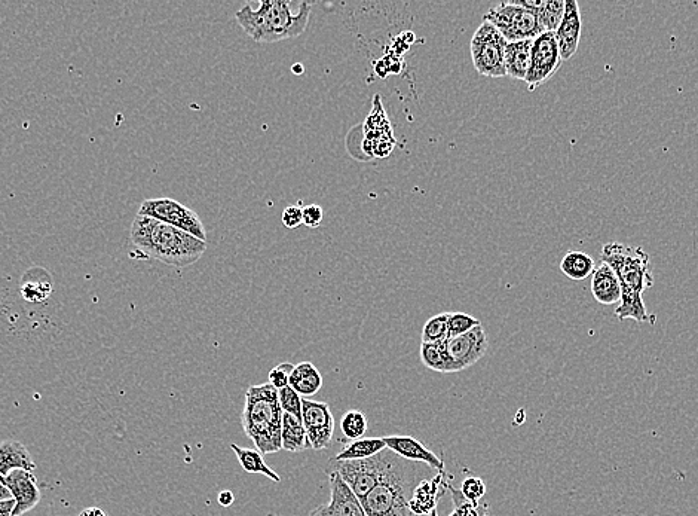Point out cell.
Listing matches in <instances>:
<instances>
[{"instance_id": "6da1fadb", "label": "cell", "mask_w": 698, "mask_h": 516, "mask_svg": "<svg viewBox=\"0 0 698 516\" xmlns=\"http://www.w3.org/2000/svg\"><path fill=\"white\" fill-rule=\"evenodd\" d=\"M130 258L186 268L200 261L207 243L156 219L137 215L131 225Z\"/></svg>"}, {"instance_id": "7a4b0ae2", "label": "cell", "mask_w": 698, "mask_h": 516, "mask_svg": "<svg viewBox=\"0 0 698 516\" xmlns=\"http://www.w3.org/2000/svg\"><path fill=\"white\" fill-rule=\"evenodd\" d=\"M600 261L608 264L620 280L621 301L615 310V316L621 322L627 319L639 323L654 320V317L649 316L642 298L645 290L654 286L651 258L648 253L642 247L608 243L600 252Z\"/></svg>"}, {"instance_id": "3957f363", "label": "cell", "mask_w": 698, "mask_h": 516, "mask_svg": "<svg viewBox=\"0 0 698 516\" xmlns=\"http://www.w3.org/2000/svg\"><path fill=\"white\" fill-rule=\"evenodd\" d=\"M311 9V3L302 2L295 14L289 2L262 0L257 9L250 5L241 8L235 18L253 41L272 44L302 35L308 26Z\"/></svg>"}, {"instance_id": "277c9868", "label": "cell", "mask_w": 698, "mask_h": 516, "mask_svg": "<svg viewBox=\"0 0 698 516\" xmlns=\"http://www.w3.org/2000/svg\"><path fill=\"white\" fill-rule=\"evenodd\" d=\"M283 414L278 402V390L271 384L251 386L247 390L241 424L260 454H275L283 450Z\"/></svg>"}, {"instance_id": "5b68a950", "label": "cell", "mask_w": 698, "mask_h": 516, "mask_svg": "<svg viewBox=\"0 0 698 516\" xmlns=\"http://www.w3.org/2000/svg\"><path fill=\"white\" fill-rule=\"evenodd\" d=\"M416 470L400 459L391 472L361 500L367 516H410V497L418 484Z\"/></svg>"}, {"instance_id": "8992f818", "label": "cell", "mask_w": 698, "mask_h": 516, "mask_svg": "<svg viewBox=\"0 0 698 516\" xmlns=\"http://www.w3.org/2000/svg\"><path fill=\"white\" fill-rule=\"evenodd\" d=\"M401 457L393 451L384 450L378 456L366 460L341 461L335 464V472L341 475L357 499L363 500L375 490L376 485L391 472Z\"/></svg>"}, {"instance_id": "52a82bcc", "label": "cell", "mask_w": 698, "mask_h": 516, "mask_svg": "<svg viewBox=\"0 0 698 516\" xmlns=\"http://www.w3.org/2000/svg\"><path fill=\"white\" fill-rule=\"evenodd\" d=\"M483 21L497 27L507 42L528 41L546 33L537 12L520 5L519 0L499 3L486 12Z\"/></svg>"}, {"instance_id": "ba28073f", "label": "cell", "mask_w": 698, "mask_h": 516, "mask_svg": "<svg viewBox=\"0 0 698 516\" xmlns=\"http://www.w3.org/2000/svg\"><path fill=\"white\" fill-rule=\"evenodd\" d=\"M507 44L497 27L486 21L480 24L470 44L471 58L480 75L488 78L507 76L504 60Z\"/></svg>"}, {"instance_id": "9c48e42d", "label": "cell", "mask_w": 698, "mask_h": 516, "mask_svg": "<svg viewBox=\"0 0 698 516\" xmlns=\"http://www.w3.org/2000/svg\"><path fill=\"white\" fill-rule=\"evenodd\" d=\"M137 215L156 219V221L188 232L202 241L207 240V231H205L200 216L173 198H149V200L143 201Z\"/></svg>"}, {"instance_id": "30bf717a", "label": "cell", "mask_w": 698, "mask_h": 516, "mask_svg": "<svg viewBox=\"0 0 698 516\" xmlns=\"http://www.w3.org/2000/svg\"><path fill=\"white\" fill-rule=\"evenodd\" d=\"M562 63L554 33L546 32L537 36L532 45L531 66L525 79L529 90L534 91L535 88L553 78Z\"/></svg>"}, {"instance_id": "8fae6325", "label": "cell", "mask_w": 698, "mask_h": 516, "mask_svg": "<svg viewBox=\"0 0 698 516\" xmlns=\"http://www.w3.org/2000/svg\"><path fill=\"white\" fill-rule=\"evenodd\" d=\"M302 423L308 436L309 450L323 451L332 445L335 417L326 402L302 398Z\"/></svg>"}, {"instance_id": "7c38bea8", "label": "cell", "mask_w": 698, "mask_h": 516, "mask_svg": "<svg viewBox=\"0 0 698 516\" xmlns=\"http://www.w3.org/2000/svg\"><path fill=\"white\" fill-rule=\"evenodd\" d=\"M446 348L452 360L453 371L461 372L476 365L485 356L489 348L488 335L480 325L461 337L449 338Z\"/></svg>"}, {"instance_id": "4fadbf2b", "label": "cell", "mask_w": 698, "mask_h": 516, "mask_svg": "<svg viewBox=\"0 0 698 516\" xmlns=\"http://www.w3.org/2000/svg\"><path fill=\"white\" fill-rule=\"evenodd\" d=\"M330 500L308 516H367L363 505L338 472L330 473Z\"/></svg>"}, {"instance_id": "5bb4252c", "label": "cell", "mask_w": 698, "mask_h": 516, "mask_svg": "<svg viewBox=\"0 0 698 516\" xmlns=\"http://www.w3.org/2000/svg\"><path fill=\"white\" fill-rule=\"evenodd\" d=\"M5 484L15 502L12 516H23L41 503V488L33 472L23 469L12 470L8 476H5Z\"/></svg>"}, {"instance_id": "9a60e30c", "label": "cell", "mask_w": 698, "mask_h": 516, "mask_svg": "<svg viewBox=\"0 0 698 516\" xmlns=\"http://www.w3.org/2000/svg\"><path fill=\"white\" fill-rule=\"evenodd\" d=\"M581 30H583V21H581L578 2L566 0L565 14H563L562 21L554 32L562 61L569 60L577 53L581 41Z\"/></svg>"}, {"instance_id": "2e32d148", "label": "cell", "mask_w": 698, "mask_h": 516, "mask_svg": "<svg viewBox=\"0 0 698 516\" xmlns=\"http://www.w3.org/2000/svg\"><path fill=\"white\" fill-rule=\"evenodd\" d=\"M384 442L385 447L393 451L401 459L413 461V463L427 464L428 467L437 470V472L445 470L443 460L437 457L433 451L428 450L421 441L412 438V436H387V438H384Z\"/></svg>"}, {"instance_id": "e0dca14e", "label": "cell", "mask_w": 698, "mask_h": 516, "mask_svg": "<svg viewBox=\"0 0 698 516\" xmlns=\"http://www.w3.org/2000/svg\"><path fill=\"white\" fill-rule=\"evenodd\" d=\"M446 481V470L437 472V475L431 479H422L413 488L412 497H410L409 509L415 515H430L436 511L437 503L440 497L445 493V488H448Z\"/></svg>"}, {"instance_id": "ac0fdd59", "label": "cell", "mask_w": 698, "mask_h": 516, "mask_svg": "<svg viewBox=\"0 0 698 516\" xmlns=\"http://www.w3.org/2000/svg\"><path fill=\"white\" fill-rule=\"evenodd\" d=\"M592 293L602 305L620 304L621 285L617 274L605 262L600 261L592 273Z\"/></svg>"}, {"instance_id": "d6986e66", "label": "cell", "mask_w": 698, "mask_h": 516, "mask_svg": "<svg viewBox=\"0 0 698 516\" xmlns=\"http://www.w3.org/2000/svg\"><path fill=\"white\" fill-rule=\"evenodd\" d=\"M532 45H534V39L508 42L504 58L507 76L517 79V81H525L529 66H531Z\"/></svg>"}, {"instance_id": "ffe728a7", "label": "cell", "mask_w": 698, "mask_h": 516, "mask_svg": "<svg viewBox=\"0 0 698 516\" xmlns=\"http://www.w3.org/2000/svg\"><path fill=\"white\" fill-rule=\"evenodd\" d=\"M17 469L33 472L36 469V463L21 442L5 441L0 444V475L5 478L12 470Z\"/></svg>"}, {"instance_id": "44dd1931", "label": "cell", "mask_w": 698, "mask_h": 516, "mask_svg": "<svg viewBox=\"0 0 698 516\" xmlns=\"http://www.w3.org/2000/svg\"><path fill=\"white\" fill-rule=\"evenodd\" d=\"M289 386L306 399L320 392L323 387V375L315 368L314 363L302 362L293 368Z\"/></svg>"}, {"instance_id": "7402d4cb", "label": "cell", "mask_w": 698, "mask_h": 516, "mask_svg": "<svg viewBox=\"0 0 698 516\" xmlns=\"http://www.w3.org/2000/svg\"><path fill=\"white\" fill-rule=\"evenodd\" d=\"M520 5L537 12L544 32H556L565 14V2L563 0H520Z\"/></svg>"}, {"instance_id": "603a6c76", "label": "cell", "mask_w": 698, "mask_h": 516, "mask_svg": "<svg viewBox=\"0 0 698 516\" xmlns=\"http://www.w3.org/2000/svg\"><path fill=\"white\" fill-rule=\"evenodd\" d=\"M52 292L50 273L42 268H32L21 280V293L30 302H44Z\"/></svg>"}, {"instance_id": "cb8c5ba5", "label": "cell", "mask_w": 698, "mask_h": 516, "mask_svg": "<svg viewBox=\"0 0 698 516\" xmlns=\"http://www.w3.org/2000/svg\"><path fill=\"white\" fill-rule=\"evenodd\" d=\"M384 450H387L384 438H361L358 441L348 442L333 461L341 463V461L372 459Z\"/></svg>"}, {"instance_id": "d4e9b609", "label": "cell", "mask_w": 698, "mask_h": 516, "mask_svg": "<svg viewBox=\"0 0 698 516\" xmlns=\"http://www.w3.org/2000/svg\"><path fill=\"white\" fill-rule=\"evenodd\" d=\"M281 442H283V450L287 453H300V451L309 450L308 436H306L302 420L284 412Z\"/></svg>"}, {"instance_id": "484cf974", "label": "cell", "mask_w": 698, "mask_h": 516, "mask_svg": "<svg viewBox=\"0 0 698 516\" xmlns=\"http://www.w3.org/2000/svg\"><path fill=\"white\" fill-rule=\"evenodd\" d=\"M560 270L568 279L581 282V280L589 279L595 270V261L592 256L581 250H571L563 256L560 262Z\"/></svg>"}, {"instance_id": "4316f807", "label": "cell", "mask_w": 698, "mask_h": 516, "mask_svg": "<svg viewBox=\"0 0 698 516\" xmlns=\"http://www.w3.org/2000/svg\"><path fill=\"white\" fill-rule=\"evenodd\" d=\"M448 341V340H446ZM446 341L442 343H422L421 360L428 369L443 374H452L453 365L446 348Z\"/></svg>"}, {"instance_id": "83f0119b", "label": "cell", "mask_w": 698, "mask_h": 516, "mask_svg": "<svg viewBox=\"0 0 698 516\" xmlns=\"http://www.w3.org/2000/svg\"><path fill=\"white\" fill-rule=\"evenodd\" d=\"M232 451H234L235 456H237L238 461H240L241 467L246 470L247 473H262L266 478L271 479L274 482H281L280 476L274 472V470L269 469L268 464L263 460L262 454L257 450H251V448L238 447L237 444H231Z\"/></svg>"}, {"instance_id": "f1b7e54d", "label": "cell", "mask_w": 698, "mask_h": 516, "mask_svg": "<svg viewBox=\"0 0 698 516\" xmlns=\"http://www.w3.org/2000/svg\"><path fill=\"white\" fill-rule=\"evenodd\" d=\"M450 494H452L453 500V512L449 516H491L489 515L488 503L479 502L473 503L468 502L464 496H462L461 490H456L452 485H448ZM427 516H439L437 512L434 511L433 514Z\"/></svg>"}, {"instance_id": "f546056e", "label": "cell", "mask_w": 698, "mask_h": 516, "mask_svg": "<svg viewBox=\"0 0 698 516\" xmlns=\"http://www.w3.org/2000/svg\"><path fill=\"white\" fill-rule=\"evenodd\" d=\"M448 320L449 313L437 314L428 319L422 329V343H442L449 340Z\"/></svg>"}, {"instance_id": "4dcf8cb0", "label": "cell", "mask_w": 698, "mask_h": 516, "mask_svg": "<svg viewBox=\"0 0 698 516\" xmlns=\"http://www.w3.org/2000/svg\"><path fill=\"white\" fill-rule=\"evenodd\" d=\"M341 429L349 441H358L364 438L367 432V417L361 411L345 412L341 420Z\"/></svg>"}, {"instance_id": "1f68e13d", "label": "cell", "mask_w": 698, "mask_h": 516, "mask_svg": "<svg viewBox=\"0 0 698 516\" xmlns=\"http://www.w3.org/2000/svg\"><path fill=\"white\" fill-rule=\"evenodd\" d=\"M480 325H482L480 320H477L476 317L470 316V314L449 313V338L461 337V335L468 334V332L473 331L474 328H477V326Z\"/></svg>"}, {"instance_id": "d6a6232c", "label": "cell", "mask_w": 698, "mask_h": 516, "mask_svg": "<svg viewBox=\"0 0 698 516\" xmlns=\"http://www.w3.org/2000/svg\"><path fill=\"white\" fill-rule=\"evenodd\" d=\"M278 402H280L283 412L302 420V396L296 393L292 387L287 386L278 390Z\"/></svg>"}, {"instance_id": "836d02e7", "label": "cell", "mask_w": 698, "mask_h": 516, "mask_svg": "<svg viewBox=\"0 0 698 516\" xmlns=\"http://www.w3.org/2000/svg\"><path fill=\"white\" fill-rule=\"evenodd\" d=\"M461 493L468 502H482L486 494L485 481L479 478V476H467V478L462 481Z\"/></svg>"}, {"instance_id": "e575fe53", "label": "cell", "mask_w": 698, "mask_h": 516, "mask_svg": "<svg viewBox=\"0 0 698 516\" xmlns=\"http://www.w3.org/2000/svg\"><path fill=\"white\" fill-rule=\"evenodd\" d=\"M293 368H295V365H292V363H281V365L275 366V368L271 369V372H269V384L277 390L289 386L290 375H292Z\"/></svg>"}, {"instance_id": "d590c367", "label": "cell", "mask_w": 698, "mask_h": 516, "mask_svg": "<svg viewBox=\"0 0 698 516\" xmlns=\"http://www.w3.org/2000/svg\"><path fill=\"white\" fill-rule=\"evenodd\" d=\"M303 225L308 228H317L324 218V210L317 204H309L302 209Z\"/></svg>"}, {"instance_id": "8d00e7d4", "label": "cell", "mask_w": 698, "mask_h": 516, "mask_svg": "<svg viewBox=\"0 0 698 516\" xmlns=\"http://www.w3.org/2000/svg\"><path fill=\"white\" fill-rule=\"evenodd\" d=\"M281 221H283L284 227L289 228V230H296L303 224L302 207H286L283 216H281Z\"/></svg>"}, {"instance_id": "74e56055", "label": "cell", "mask_w": 698, "mask_h": 516, "mask_svg": "<svg viewBox=\"0 0 698 516\" xmlns=\"http://www.w3.org/2000/svg\"><path fill=\"white\" fill-rule=\"evenodd\" d=\"M217 502H219V505L223 506V508H229V506L234 505V493L229 490L220 491L219 496H217Z\"/></svg>"}, {"instance_id": "f35d334b", "label": "cell", "mask_w": 698, "mask_h": 516, "mask_svg": "<svg viewBox=\"0 0 698 516\" xmlns=\"http://www.w3.org/2000/svg\"><path fill=\"white\" fill-rule=\"evenodd\" d=\"M14 508V499L3 500V502H0V516H12Z\"/></svg>"}, {"instance_id": "ab89813d", "label": "cell", "mask_w": 698, "mask_h": 516, "mask_svg": "<svg viewBox=\"0 0 698 516\" xmlns=\"http://www.w3.org/2000/svg\"><path fill=\"white\" fill-rule=\"evenodd\" d=\"M9 499H12L11 493H9L8 487H6L5 478L0 475V502Z\"/></svg>"}, {"instance_id": "60d3db41", "label": "cell", "mask_w": 698, "mask_h": 516, "mask_svg": "<svg viewBox=\"0 0 698 516\" xmlns=\"http://www.w3.org/2000/svg\"><path fill=\"white\" fill-rule=\"evenodd\" d=\"M79 516H107L106 512L103 511V509L100 508H88L84 509V511L79 514Z\"/></svg>"}]
</instances>
